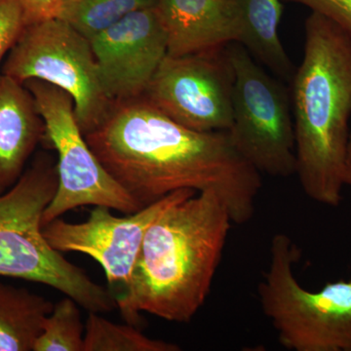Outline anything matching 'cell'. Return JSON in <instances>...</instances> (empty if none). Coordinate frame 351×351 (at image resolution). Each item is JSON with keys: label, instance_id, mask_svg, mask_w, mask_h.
Returning a JSON list of instances; mask_svg holds the SVG:
<instances>
[{"label": "cell", "instance_id": "obj_8", "mask_svg": "<svg viewBox=\"0 0 351 351\" xmlns=\"http://www.w3.org/2000/svg\"><path fill=\"white\" fill-rule=\"evenodd\" d=\"M234 71L232 124L228 130L239 154L262 174H295L294 120L288 90L265 73L244 46H226Z\"/></svg>", "mask_w": 351, "mask_h": 351}, {"label": "cell", "instance_id": "obj_10", "mask_svg": "<svg viewBox=\"0 0 351 351\" xmlns=\"http://www.w3.org/2000/svg\"><path fill=\"white\" fill-rule=\"evenodd\" d=\"M196 193L193 189H180L124 217L114 216L110 208L95 206L83 223L55 219L43 226V237L61 253L77 252L94 258L103 267L110 287L117 289L119 294L130 280L149 226L168 207Z\"/></svg>", "mask_w": 351, "mask_h": 351}, {"label": "cell", "instance_id": "obj_4", "mask_svg": "<svg viewBox=\"0 0 351 351\" xmlns=\"http://www.w3.org/2000/svg\"><path fill=\"white\" fill-rule=\"evenodd\" d=\"M57 188V163L40 152L15 186L0 195V276L50 286L89 313L112 311L117 307L112 292L92 281L43 237V212Z\"/></svg>", "mask_w": 351, "mask_h": 351}, {"label": "cell", "instance_id": "obj_15", "mask_svg": "<svg viewBox=\"0 0 351 351\" xmlns=\"http://www.w3.org/2000/svg\"><path fill=\"white\" fill-rule=\"evenodd\" d=\"M53 306L27 289L0 282V351H34Z\"/></svg>", "mask_w": 351, "mask_h": 351}, {"label": "cell", "instance_id": "obj_22", "mask_svg": "<svg viewBox=\"0 0 351 351\" xmlns=\"http://www.w3.org/2000/svg\"><path fill=\"white\" fill-rule=\"evenodd\" d=\"M343 182H345V186L346 184V186H351V163H348V166H346Z\"/></svg>", "mask_w": 351, "mask_h": 351}, {"label": "cell", "instance_id": "obj_14", "mask_svg": "<svg viewBox=\"0 0 351 351\" xmlns=\"http://www.w3.org/2000/svg\"><path fill=\"white\" fill-rule=\"evenodd\" d=\"M237 1L240 17L239 43L279 80L291 82L295 69L278 36L282 0Z\"/></svg>", "mask_w": 351, "mask_h": 351}, {"label": "cell", "instance_id": "obj_1", "mask_svg": "<svg viewBox=\"0 0 351 351\" xmlns=\"http://www.w3.org/2000/svg\"><path fill=\"white\" fill-rule=\"evenodd\" d=\"M85 138L142 208L180 189H193L216 191L237 225L255 214L261 173L235 149L228 131L191 130L141 97L113 104Z\"/></svg>", "mask_w": 351, "mask_h": 351}, {"label": "cell", "instance_id": "obj_19", "mask_svg": "<svg viewBox=\"0 0 351 351\" xmlns=\"http://www.w3.org/2000/svg\"><path fill=\"white\" fill-rule=\"evenodd\" d=\"M25 27L24 13L18 0H0V64Z\"/></svg>", "mask_w": 351, "mask_h": 351}, {"label": "cell", "instance_id": "obj_21", "mask_svg": "<svg viewBox=\"0 0 351 351\" xmlns=\"http://www.w3.org/2000/svg\"><path fill=\"white\" fill-rule=\"evenodd\" d=\"M25 24L31 25L52 18H57L64 0H18Z\"/></svg>", "mask_w": 351, "mask_h": 351}, {"label": "cell", "instance_id": "obj_20", "mask_svg": "<svg viewBox=\"0 0 351 351\" xmlns=\"http://www.w3.org/2000/svg\"><path fill=\"white\" fill-rule=\"evenodd\" d=\"M302 4L351 32V0H283Z\"/></svg>", "mask_w": 351, "mask_h": 351}, {"label": "cell", "instance_id": "obj_5", "mask_svg": "<svg viewBox=\"0 0 351 351\" xmlns=\"http://www.w3.org/2000/svg\"><path fill=\"white\" fill-rule=\"evenodd\" d=\"M300 255L285 233L272 237L269 267L258 286L263 314L286 350L351 351V278L306 290L293 267Z\"/></svg>", "mask_w": 351, "mask_h": 351}, {"label": "cell", "instance_id": "obj_6", "mask_svg": "<svg viewBox=\"0 0 351 351\" xmlns=\"http://www.w3.org/2000/svg\"><path fill=\"white\" fill-rule=\"evenodd\" d=\"M0 73L21 83L39 80L64 90L73 97L84 136L103 123L114 104L101 85L89 39L59 18L27 25Z\"/></svg>", "mask_w": 351, "mask_h": 351}, {"label": "cell", "instance_id": "obj_2", "mask_svg": "<svg viewBox=\"0 0 351 351\" xmlns=\"http://www.w3.org/2000/svg\"><path fill=\"white\" fill-rule=\"evenodd\" d=\"M232 219L214 191L175 203L147 228L130 280L114 295L123 319L147 313L188 323L206 302Z\"/></svg>", "mask_w": 351, "mask_h": 351}, {"label": "cell", "instance_id": "obj_11", "mask_svg": "<svg viewBox=\"0 0 351 351\" xmlns=\"http://www.w3.org/2000/svg\"><path fill=\"white\" fill-rule=\"evenodd\" d=\"M90 43L101 85L113 103L143 97L167 56V34L156 8L129 14Z\"/></svg>", "mask_w": 351, "mask_h": 351}, {"label": "cell", "instance_id": "obj_17", "mask_svg": "<svg viewBox=\"0 0 351 351\" xmlns=\"http://www.w3.org/2000/svg\"><path fill=\"white\" fill-rule=\"evenodd\" d=\"M176 343L145 336L135 325L115 324L89 313L85 325L83 351H179Z\"/></svg>", "mask_w": 351, "mask_h": 351}, {"label": "cell", "instance_id": "obj_13", "mask_svg": "<svg viewBox=\"0 0 351 351\" xmlns=\"http://www.w3.org/2000/svg\"><path fill=\"white\" fill-rule=\"evenodd\" d=\"M45 138V123L31 92L0 73V195L19 181Z\"/></svg>", "mask_w": 351, "mask_h": 351}, {"label": "cell", "instance_id": "obj_12", "mask_svg": "<svg viewBox=\"0 0 351 351\" xmlns=\"http://www.w3.org/2000/svg\"><path fill=\"white\" fill-rule=\"evenodd\" d=\"M167 34L168 56H184L239 43L237 0H158L156 7Z\"/></svg>", "mask_w": 351, "mask_h": 351}, {"label": "cell", "instance_id": "obj_9", "mask_svg": "<svg viewBox=\"0 0 351 351\" xmlns=\"http://www.w3.org/2000/svg\"><path fill=\"white\" fill-rule=\"evenodd\" d=\"M226 46L184 56L167 55L143 98L191 130H230L235 75Z\"/></svg>", "mask_w": 351, "mask_h": 351}, {"label": "cell", "instance_id": "obj_23", "mask_svg": "<svg viewBox=\"0 0 351 351\" xmlns=\"http://www.w3.org/2000/svg\"><path fill=\"white\" fill-rule=\"evenodd\" d=\"M351 163V132L350 134V141H348V164Z\"/></svg>", "mask_w": 351, "mask_h": 351}, {"label": "cell", "instance_id": "obj_18", "mask_svg": "<svg viewBox=\"0 0 351 351\" xmlns=\"http://www.w3.org/2000/svg\"><path fill=\"white\" fill-rule=\"evenodd\" d=\"M80 304L66 295L43 321L34 351H83L84 325Z\"/></svg>", "mask_w": 351, "mask_h": 351}, {"label": "cell", "instance_id": "obj_3", "mask_svg": "<svg viewBox=\"0 0 351 351\" xmlns=\"http://www.w3.org/2000/svg\"><path fill=\"white\" fill-rule=\"evenodd\" d=\"M291 82L295 174L311 199L338 207L350 134L351 32L311 12L304 58Z\"/></svg>", "mask_w": 351, "mask_h": 351}, {"label": "cell", "instance_id": "obj_16", "mask_svg": "<svg viewBox=\"0 0 351 351\" xmlns=\"http://www.w3.org/2000/svg\"><path fill=\"white\" fill-rule=\"evenodd\" d=\"M158 0H64L57 18L91 39L129 14L156 8Z\"/></svg>", "mask_w": 351, "mask_h": 351}, {"label": "cell", "instance_id": "obj_7", "mask_svg": "<svg viewBox=\"0 0 351 351\" xmlns=\"http://www.w3.org/2000/svg\"><path fill=\"white\" fill-rule=\"evenodd\" d=\"M29 89L46 127L44 144L58 154V188L44 210L43 228L66 212L83 206H104L125 215L143 209L122 188L87 144L75 114L73 97L39 80L23 83Z\"/></svg>", "mask_w": 351, "mask_h": 351}]
</instances>
